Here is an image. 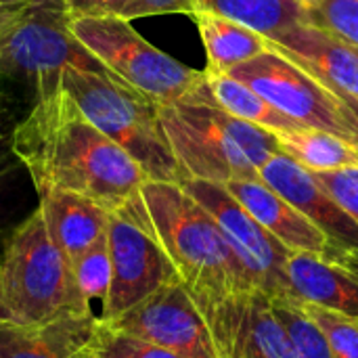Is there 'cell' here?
<instances>
[{
    "label": "cell",
    "mask_w": 358,
    "mask_h": 358,
    "mask_svg": "<svg viewBox=\"0 0 358 358\" xmlns=\"http://www.w3.org/2000/svg\"><path fill=\"white\" fill-rule=\"evenodd\" d=\"M279 149L310 172H334L358 166V145L319 128H292L275 132Z\"/></svg>",
    "instance_id": "obj_20"
},
{
    "label": "cell",
    "mask_w": 358,
    "mask_h": 358,
    "mask_svg": "<svg viewBox=\"0 0 358 358\" xmlns=\"http://www.w3.org/2000/svg\"><path fill=\"white\" fill-rule=\"evenodd\" d=\"M313 174L325 187V191L358 222V166Z\"/></svg>",
    "instance_id": "obj_30"
},
{
    "label": "cell",
    "mask_w": 358,
    "mask_h": 358,
    "mask_svg": "<svg viewBox=\"0 0 358 358\" xmlns=\"http://www.w3.org/2000/svg\"><path fill=\"white\" fill-rule=\"evenodd\" d=\"M69 29L109 73L155 105L189 101L206 84V71L191 69L166 55L147 42L130 21L69 15Z\"/></svg>",
    "instance_id": "obj_6"
},
{
    "label": "cell",
    "mask_w": 358,
    "mask_h": 358,
    "mask_svg": "<svg viewBox=\"0 0 358 358\" xmlns=\"http://www.w3.org/2000/svg\"><path fill=\"white\" fill-rule=\"evenodd\" d=\"M10 149L36 193L69 191L109 212L126 208L149 180L138 162L84 115L61 80L36 94L10 132Z\"/></svg>",
    "instance_id": "obj_2"
},
{
    "label": "cell",
    "mask_w": 358,
    "mask_h": 358,
    "mask_svg": "<svg viewBox=\"0 0 358 358\" xmlns=\"http://www.w3.org/2000/svg\"><path fill=\"white\" fill-rule=\"evenodd\" d=\"M122 212L164 248L222 357L237 358L250 302L260 289L212 214L180 182L166 180H147Z\"/></svg>",
    "instance_id": "obj_1"
},
{
    "label": "cell",
    "mask_w": 358,
    "mask_h": 358,
    "mask_svg": "<svg viewBox=\"0 0 358 358\" xmlns=\"http://www.w3.org/2000/svg\"><path fill=\"white\" fill-rule=\"evenodd\" d=\"M73 264V277L78 292L86 306L92 308V302L105 300L109 285H111V258H109V248H107V237L99 241L94 248L71 260Z\"/></svg>",
    "instance_id": "obj_25"
},
{
    "label": "cell",
    "mask_w": 358,
    "mask_h": 358,
    "mask_svg": "<svg viewBox=\"0 0 358 358\" xmlns=\"http://www.w3.org/2000/svg\"><path fill=\"white\" fill-rule=\"evenodd\" d=\"M36 0H0V10H17V8H25L27 4H31Z\"/></svg>",
    "instance_id": "obj_34"
},
{
    "label": "cell",
    "mask_w": 358,
    "mask_h": 358,
    "mask_svg": "<svg viewBox=\"0 0 358 358\" xmlns=\"http://www.w3.org/2000/svg\"><path fill=\"white\" fill-rule=\"evenodd\" d=\"M157 115L182 180L227 185L258 178L260 168L281 151L275 132L243 122L212 103L157 105Z\"/></svg>",
    "instance_id": "obj_3"
},
{
    "label": "cell",
    "mask_w": 358,
    "mask_h": 358,
    "mask_svg": "<svg viewBox=\"0 0 358 358\" xmlns=\"http://www.w3.org/2000/svg\"><path fill=\"white\" fill-rule=\"evenodd\" d=\"M237 358H298L289 336L273 315L271 298L262 292L250 302Z\"/></svg>",
    "instance_id": "obj_22"
},
{
    "label": "cell",
    "mask_w": 358,
    "mask_h": 358,
    "mask_svg": "<svg viewBox=\"0 0 358 358\" xmlns=\"http://www.w3.org/2000/svg\"><path fill=\"white\" fill-rule=\"evenodd\" d=\"M258 178L285 197L296 210L313 220L331 241V248H358V222L325 191L310 170L294 157L277 151L258 172Z\"/></svg>",
    "instance_id": "obj_12"
},
{
    "label": "cell",
    "mask_w": 358,
    "mask_h": 358,
    "mask_svg": "<svg viewBox=\"0 0 358 358\" xmlns=\"http://www.w3.org/2000/svg\"><path fill=\"white\" fill-rule=\"evenodd\" d=\"M306 315L321 327L336 358H358V321L340 313L300 302Z\"/></svg>",
    "instance_id": "obj_28"
},
{
    "label": "cell",
    "mask_w": 358,
    "mask_h": 358,
    "mask_svg": "<svg viewBox=\"0 0 358 358\" xmlns=\"http://www.w3.org/2000/svg\"><path fill=\"white\" fill-rule=\"evenodd\" d=\"M109 325L185 358H224L180 279L164 285Z\"/></svg>",
    "instance_id": "obj_11"
},
{
    "label": "cell",
    "mask_w": 358,
    "mask_h": 358,
    "mask_svg": "<svg viewBox=\"0 0 358 358\" xmlns=\"http://www.w3.org/2000/svg\"><path fill=\"white\" fill-rule=\"evenodd\" d=\"M302 2H306V0H302Z\"/></svg>",
    "instance_id": "obj_35"
},
{
    "label": "cell",
    "mask_w": 358,
    "mask_h": 358,
    "mask_svg": "<svg viewBox=\"0 0 358 358\" xmlns=\"http://www.w3.org/2000/svg\"><path fill=\"white\" fill-rule=\"evenodd\" d=\"M197 25L206 48V73H229L233 67L266 52L268 38L210 10H193L189 15Z\"/></svg>",
    "instance_id": "obj_18"
},
{
    "label": "cell",
    "mask_w": 358,
    "mask_h": 358,
    "mask_svg": "<svg viewBox=\"0 0 358 358\" xmlns=\"http://www.w3.org/2000/svg\"><path fill=\"white\" fill-rule=\"evenodd\" d=\"M92 358H185L172 350L124 334L99 319L92 344Z\"/></svg>",
    "instance_id": "obj_26"
},
{
    "label": "cell",
    "mask_w": 358,
    "mask_h": 358,
    "mask_svg": "<svg viewBox=\"0 0 358 358\" xmlns=\"http://www.w3.org/2000/svg\"><path fill=\"white\" fill-rule=\"evenodd\" d=\"M38 199L50 237L69 260L107 237L111 212L103 206L69 191H44L38 193Z\"/></svg>",
    "instance_id": "obj_17"
},
{
    "label": "cell",
    "mask_w": 358,
    "mask_h": 358,
    "mask_svg": "<svg viewBox=\"0 0 358 358\" xmlns=\"http://www.w3.org/2000/svg\"><path fill=\"white\" fill-rule=\"evenodd\" d=\"M59 80L84 115L103 134L128 151L147 172L149 180H182L153 101L107 69H65Z\"/></svg>",
    "instance_id": "obj_5"
},
{
    "label": "cell",
    "mask_w": 358,
    "mask_h": 358,
    "mask_svg": "<svg viewBox=\"0 0 358 358\" xmlns=\"http://www.w3.org/2000/svg\"><path fill=\"white\" fill-rule=\"evenodd\" d=\"M107 248L111 258V285L99 313L103 323L120 319L145 298L178 279L172 260L155 237L122 210L111 212Z\"/></svg>",
    "instance_id": "obj_9"
},
{
    "label": "cell",
    "mask_w": 358,
    "mask_h": 358,
    "mask_svg": "<svg viewBox=\"0 0 358 358\" xmlns=\"http://www.w3.org/2000/svg\"><path fill=\"white\" fill-rule=\"evenodd\" d=\"M289 298L358 321V281L321 254L292 252L285 264Z\"/></svg>",
    "instance_id": "obj_16"
},
{
    "label": "cell",
    "mask_w": 358,
    "mask_h": 358,
    "mask_svg": "<svg viewBox=\"0 0 358 358\" xmlns=\"http://www.w3.org/2000/svg\"><path fill=\"white\" fill-rule=\"evenodd\" d=\"M27 6H29V4H27ZM27 6H25V8H27ZM25 8L0 10V55H2V48H4V44H6V40H8V36H10V31L15 29V25H17V21L21 19V15H23Z\"/></svg>",
    "instance_id": "obj_33"
},
{
    "label": "cell",
    "mask_w": 358,
    "mask_h": 358,
    "mask_svg": "<svg viewBox=\"0 0 358 358\" xmlns=\"http://www.w3.org/2000/svg\"><path fill=\"white\" fill-rule=\"evenodd\" d=\"M65 69L105 67L71 34L67 0H36L23 10L2 48L0 73L23 80L38 94L57 86Z\"/></svg>",
    "instance_id": "obj_7"
},
{
    "label": "cell",
    "mask_w": 358,
    "mask_h": 358,
    "mask_svg": "<svg viewBox=\"0 0 358 358\" xmlns=\"http://www.w3.org/2000/svg\"><path fill=\"white\" fill-rule=\"evenodd\" d=\"M15 117H13V105L10 99L0 92V256H2V248L6 243V229H4V216H2V203L6 201V195L10 191L13 178H15V153L10 149V132L15 128Z\"/></svg>",
    "instance_id": "obj_29"
},
{
    "label": "cell",
    "mask_w": 358,
    "mask_h": 358,
    "mask_svg": "<svg viewBox=\"0 0 358 358\" xmlns=\"http://www.w3.org/2000/svg\"><path fill=\"white\" fill-rule=\"evenodd\" d=\"M325 258L331 260L334 264L342 266L348 275H352L358 281V248H350V250L329 248V252L325 254Z\"/></svg>",
    "instance_id": "obj_31"
},
{
    "label": "cell",
    "mask_w": 358,
    "mask_h": 358,
    "mask_svg": "<svg viewBox=\"0 0 358 358\" xmlns=\"http://www.w3.org/2000/svg\"><path fill=\"white\" fill-rule=\"evenodd\" d=\"M69 15L134 21L157 15H191L195 0H67Z\"/></svg>",
    "instance_id": "obj_23"
},
{
    "label": "cell",
    "mask_w": 358,
    "mask_h": 358,
    "mask_svg": "<svg viewBox=\"0 0 358 358\" xmlns=\"http://www.w3.org/2000/svg\"><path fill=\"white\" fill-rule=\"evenodd\" d=\"M273 315L289 336L298 358H336L321 327L306 315L302 304L294 298H271Z\"/></svg>",
    "instance_id": "obj_24"
},
{
    "label": "cell",
    "mask_w": 358,
    "mask_h": 358,
    "mask_svg": "<svg viewBox=\"0 0 358 358\" xmlns=\"http://www.w3.org/2000/svg\"><path fill=\"white\" fill-rule=\"evenodd\" d=\"M180 185L197 199L218 222L258 289L268 298H289L285 264L292 254L275 235H271L229 191L224 185L185 178Z\"/></svg>",
    "instance_id": "obj_10"
},
{
    "label": "cell",
    "mask_w": 358,
    "mask_h": 358,
    "mask_svg": "<svg viewBox=\"0 0 358 358\" xmlns=\"http://www.w3.org/2000/svg\"><path fill=\"white\" fill-rule=\"evenodd\" d=\"M308 21L358 50V0H306Z\"/></svg>",
    "instance_id": "obj_27"
},
{
    "label": "cell",
    "mask_w": 358,
    "mask_h": 358,
    "mask_svg": "<svg viewBox=\"0 0 358 358\" xmlns=\"http://www.w3.org/2000/svg\"><path fill=\"white\" fill-rule=\"evenodd\" d=\"M224 187L287 250L321 256L329 252V237L260 178H239Z\"/></svg>",
    "instance_id": "obj_14"
},
{
    "label": "cell",
    "mask_w": 358,
    "mask_h": 358,
    "mask_svg": "<svg viewBox=\"0 0 358 358\" xmlns=\"http://www.w3.org/2000/svg\"><path fill=\"white\" fill-rule=\"evenodd\" d=\"M229 76L248 84L300 126L329 130L350 141L340 111V96L283 52L268 48L233 67Z\"/></svg>",
    "instance_id": "obj_8"
},
{
    "label": "cell",
    "mask_w": 358,
    "mask_h": 358,
    "mask_svg": "<svg viewBox=\"0 0 358 358\" xmlns=\"http://www.w3.org/2000/svg\"><path fill=\"white\" fill-rule=\"evenodd\" d=\"M340 111H342V120H344L350 141L358 145V101L340 99Z\"/></svg>",
    "instance_id": "obj_32"
},
{
    "label": "cell",
    "mask_w": 358,
    "mask_h": 358,
    "mask_svg": "<svg viewBox=\"0 0 358 358\" xmlns=\"http://www.w3.org/2000/svg\"><path fill=\"white\" fill-rule=\"evenodd\" d=\"M189 101L212 103V105L220 107L222 111H227L243 122H250L254 126H260L264 130H271V132L300 128V124L296 120L281 113L264 96H260L248 84L231 78L229 73H218V76L206 73V84Z\"/></svg>",
    "instance_id": "obj_19"
},
{
    "label": "cell",
    "mask_w": 358,
    "mask_h": 358,
    "mask_svg": "<svg viewBox=\"0 0 358 358\" xmlns=\"http://www.w3.org/2000/svg\"><path fill=\"white\" fill-rule=\"evenodd\" d=\"M268 46L296 61L336 96L358 101V50L331 31L302 21L268 38Z\"/></svg>",
    "instance_id": "obj_13"
},
{
    "label": "cell",
    "mask_w": 358,
    "mask_h": 358,
    "mask_svg": "<svg viewBox=\"0 0 358 358\" xmlns=\"http://www.w3.org/2000/svg\"><path fill=\"white\" fill-rule=\"evenodd\" d=\"M99 315H76L40 325L0 319V358H92Z\"/></svg>",
    "instance_id": "obj_15"
},
{
    "label": "cell",
    "mask_w": 358,
    "mask_h": 358,
    "mask_svg": "<svg viewBox=\"0 0 358 358\" xmlns=\"http://www.w3.org/2000/svg\"><path fill=\"white\" fill-rule=\"evenodd\" d=\"M94 315L82 300L73 264L50 237L36 208L6 237L0 256V319L40 325Z\"/></svg>",
    "instance_id": "obj_4"
},
{
    "label": "cell",
    "mask_w": 358,
    "mask_h": 358,
    "mask_svg": "<svg viewBox=\"0 0 358 358\" xmlns=\"http://www.w3.org/2000/svg\"><path fill=\"white\" fill-rule=\"evenodd\" d=\"M195 10L222 15L266 38L308 21L302 0H195Z\"/></svg>",
    "instance_id": "obj_21"
}]
</instances>
